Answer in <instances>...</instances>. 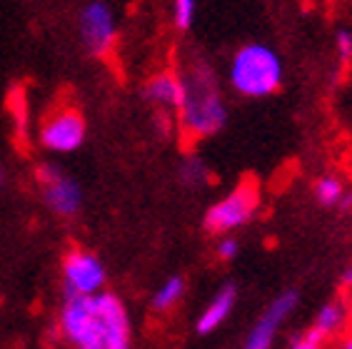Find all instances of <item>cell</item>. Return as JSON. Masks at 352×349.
<instances>
[{
	"mask_svg": "<svg viewBox=\"0 0 352 349\" xmlns=\"http://www.w3.org/2000/svg\"><path fill=\"white\" fill-rule=\"evenodd\" d=\"M345 317H347V312H345V307H342V302H327L325 307L318 312V317H315L312 329L320 332L322 337H330V335H335V332L342 329Z\"/></svg>",
	"mask_w": 352,
	"mask_h": 349,
	"instance_id": "cell-13",
	"label": "cell"
},
{
	"mask_svg": "<svg viewBox=\"0 0 352 349\" xmlns=\"http://www.w3.org/2000/svg\"><path fill=\"white\" fill-rule=\"evenodd\" d=\"M342 349H352V335H350V337H347L345 342H342Z\"/></svg>",
	"mask_w": 352,
	"mask_h": 349,
	"instance_id": "cell-21",
	"label": "cell"
},
{
	"mask_svg": "<svg viewBox=\"0 0 352 349\" xmlns=\"http://www.w3.org/2000/svg\"><path fill=\"white\" fill-rule=\"evenodd\" d=\"M335 45H338V58L342 63L352 60V33L350 30H338L335 35Z\"/></svg>",
	"mask_w": 352,
	"mask_h": 349,
	"instance_id": "cell-17",
	"label": "cell"
},
{
	"mask_svg": "<svg viewBox=\"0 0 352 349\" xmlns=\"http://www.w3.org/2000/svg\"><path fill=\"white\" fill-rule=\"evenodd\" d=\"M145 100L150 105H155L157 110H180L183 105V98H185V82H183V75L177 73H157L153 75L148 82H145Z\"/></svg>",
	"mask_w": 352,
	"mask_h": 349,
	"instance_id": "cell-10",
	"label": "cell"
},
{
	"mask_svg": "<svg viewBox=\"0 0 352 349\" xmlns=\"http://www.w3.org/2000/svg\"><path fill=\"white\" fill-rule=\"evenodd\" d=\"M230 85L245 98H267L283 85V60L267 45H243L230 60Z\"/></svg>",
	"mask_w": 352,
	"mask_h": 349,
	"instance_id": "cell-3",
	"label": "cell"
},
{
	"mask_svg": "<svg viewBox=\"0 0 352 349\" xmlns=\"http://www.w3.org/2000/svg\"><path fill=\"white\" fill-rule=\"evenodd\" d=\"M195 21V0H173V23L177 30H188Z\"/></svg>",
	"mask_w": 352,
	"mask_h": 349,
	"instance_id": "cell-15",
	"label": "cell"
},
{
	"mask_svg": "<svg viewBox=\"0 0 352 349\" xmlns=\"http://www.w3.org/2000/svg\"><path fill=\"white\" fill-rule=\"evenodd\" d=\"M105 282V267L95 255L85 249H73L63 262V287L65 297L98 295Z\"/></svg>",
	"mask_w": 352,
	"mask_h": 349,
	"instance_id": "cell-6",
	"label": "cell"
},
{
	"mask_svg": "<svg viewBox=\"0 0 352 349\" xmlns=\"http://www.w3.org/2000/svg\"><path fill=\"white\" fill-rule=\"evenodd\" d=\"M38 182L43 185V200L50 207V212L58 217H75L82 205L80 185L70 180L53 162H43L38 168Z\"/></svg>",
	"mask_w": 352,
	"mask_h": 349,
	"instance_id": "cell-5",
	"label": "cell"
},
{
	"mask_svg": "<svg viewBox=\"0 0 352 349\" xmlns=\"http://www.w3.org/2000/svg\"><path fill=\"white\" fill-rule=\"evenodd\" d=\"M85 142V120L78 110H58L43 122L41 145L50 153H73Z\"/></svg>",
	"mask_w": 352,
	"mask_h": 349,
	"instance_id": "cell-8",
	"label": "cell"
},
{
	"mask_svg": "<svg viewBox=\"0 0 352 349\" xmlns=\"http://www.w3.org/2000/svg\"><path fill=\"white\" fill-rule=\"evenodd\" d=\"M180 174H183V180L188 185H200L208 177V170H205V165L200 160H188L183 165V170H180Z\"/></svg>",
	"mask_w": 352,
	"mask_h": 349,
	"instance_id": "cell-16",
	"label": "cell"
},
{
	"mask_svg": "<svg viewBox=\"0 0 352 349\" xmlns=\"http://www.w3.org/2000/svg\"><path fill=\"white\" fill-rule=\"evenodd\" d=\"M342 284H345V287H350L352 284V264L345 269V275H342Z\"/></svg>",
	"mask_w": 352,
	"mask_h": 349,
	"instance_id": "cell-20",
	"label": "cell"
},
{
	"mask_svg": "<svg viewBox=\"0 0 352 349\" xmlns=\"http://www.w3.org/2000/svg\"><path fill=\"white\" fill-rule=\"evenodd\" d=\"M0 185H3V170H0Z\"/></svg>",
	"mask_w": 352,
	"mask_h": 349,
	"instance_id": "cell-22",
	"label": "cell"
},
{
	"mask_svg": "<svg viewBox=\"0 0 352 349\" xmlns=\"http://www.w3.org/2000/svg\"><path fill=\"white\" fill-rule=\"evenodd\" d=\"M258 185L255 182H243L232 190L230 195L223 197L220 202H215L208 212H205V229L212 232V235H225L230 229H237L248 225L258 207Z\"/></svg>",
	"mask_w": 352,
	"mask_h": 349,
	"instance_id": "cell-4",
	"label": "cell"
},
{
	"mask_svg": "<svg viewBox=\"0 0 352 349\" xmlns=\"http://www.w3.org/2000/svg\"><path fill=\"white\" fill-rule=\"evenodd\" d=\"M183 82L185 98L177 110L183 130L195 140L220 133L228 120V108L217 85L215 70L205 60H195L183 75Z\"/></svg>",
	"mask_w": 352,
	"mask_h": 349,
	"instance_id": "cell-2",
	"label": "cell"
},
{
	"mask_svg": "<svg viewBox=\"0 0 352 349\" xmlns=\"http://www.w3.org/2000/svg\"><path fill=\"white\" fill-rule=\"evenodd\" d=\"M237 249H240V245L232 237H223V240L217 242V255H220V260H232L237 255Z\"/></svg>",
	"mask_w": 352,
	"mask_h": 349,
	"instance_id": "cell-19",
	"label": "cell"
},
{
	"mask_svg": "<svg viewBox=\"0 0 352 349\" xmlns=\"http://www.w3.org/2000/svg\"><path fill=\"white\" fill-rule=\"evenodd\" d=\"M60 332L78 349H130L128 309L110 292L65 297Z\"/></svg>",
	"mask_w": 352,
	"mask_h": 349,
	"instance_id": "cell-1",
	"label": "cell"
},
{
	"mask_svg": "<svg viewBox=\"0 0 352 349\" xmlns=\"http://www.w3.org/2000/svg\"><path fill=\"white\" fill-rule=\"evenodd\" d=\"M298 304V292H285L280 295L270 307L265 309V315L258 319V324L250 329L248 335V342H245L243 349H270L272 339L278 335V327L287 319L292 309Z\"/></svg>",
	"mask_w": 352,
	"mask_h": 349,
	"instance_id": "cell-9",
	"label": "cell"
},
{
	"mask_svg": "<svg viewBox=\"0 0 352 349\" xmlns=\"http://www.w3.org/2000/svg\"><path fill=\"white\" fill-rule=\"evenodd\" d=\"M322 339H325V337L320 335V332H315V329H307L305 335L300 337L298 342L292 344L290 349H320V344H322Z\"/></svg>",
	"mask_w": 352,
	"mask_h": 349,
	"instance_id": "cell-18",
	"label": "cell"
},
{
	"mask_svg": "<svg viewBox=\"0 0 352 349\" xmlns=\"http://www.w3.org/2000/svg\"><path fill=\"white\" fill-rule=\"evenodd\" d=\"M80 38L82 45L88 47V53L95 58L110 53V47L116 43V18L108 3L102 0H90L80 13Z\"/></svg>",
	"mask_w": 352,
	"mask_h": 349,
	"instance_id": "cell-7",
	"label": "cell"
},
{
	"mask_svg": "<svg viewBox=\"0 0 352 349\" xmlns=\"http://www.w3.org/2000/svg\"><path fill=\"white\" fill-rule=\"evenodd\" d=\"M315 200L322 205V207H338L342 212L352 207V192H347L345 182L340 180V177H332V174H325V177H320L315 182Z\"/></svg>",
	"mask_w": 352,
	"mask_h": 349,
	"instance_id": "cell-12",
	"label": "cell"
},
{
	"mask_svg": "<svg viewBox=\"0 0 352 349\" xmlns=\"http://www.w3.org/2000/svg\"><path fill=\"white\" fill-rule=\"evenodd\" d=\"M235 300H237L235 284H225V287L217 289V295L212 297V302L203 309V315L197 317V322H195L197 335H210V332H215V329L230 317L232 307H235Z\"/></svg>",
	"mask_w": 352,
	"mask_h": 349,
	"instance_id": "cell-11",
	"label": "cell"
},
{
	"mask_svg": "<svg viewBox=\"0 0 352 349\" xmlns=\"http://www.w3.org/2000/svg\"><path fill=\"white\" fill-rule=\"evenodd\" d=\"M183 292H185L183 277L180 275L170 277V280L163 282V287L153 295V309H155V312H168V309H173L180 300H183Z\"/></svg>",
	"mask_w": 352,
	"mask_h": 349,
	"instance_id": "cell-14",
	"label": "cell"
}]
</instances>
